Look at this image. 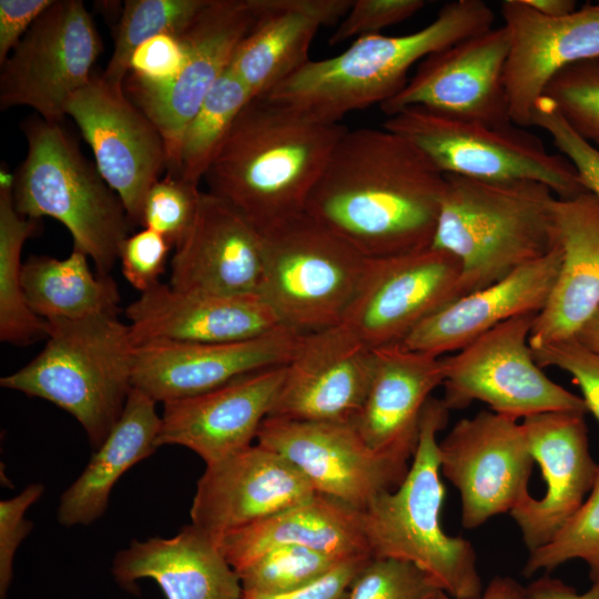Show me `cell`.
<instances>
[{"label":"cell","mask_w":599,"mask_h":599,"mask_svg":"<svg viewBox=\"0 0 599 599\" xmlns=\"http://www.w3.org/2000/svg\"><path fill=\"white\" fill-rule=\"evenodd\" d=\"M445 174L407 139L385 129H347L304 212L366 258L432 244Z\"/></svg>","instance_id":"cell-1"},{"label":"cell","mask_w":599,"mask_h":599,"mask_svg":"<svg viewBox=\"0 0 599 599\" xmlns=\"http://www.w3.org/2000/svg\"><path fill=\"white\" fill-rule=\"evenodd\" d=\"M347 128L264 97L237 115L204 180L260 232L301 214Z\"/></svg>","instance_id":"cell-2"},{"label":"cell","mask_w":599,"mask_h":599,"mask_svg":"<svg viewBox=\"0 0 599 599\" xmlns=\"http://www.w3.org/2000/svg\"><path fill=\"white\" fill-rule=\"evenodd\" d=\"M494 19L485 1L448 2L426 27L404 35L359 37L337 55L309 60L263 97L313 121L339 123L351 112L388 101L417 61L489 30Z\"/></svg>","instance_id":"cell-3"},{"label":"cell","mask_w":599,"mask_h":599,"mask_svg":"<svg viewBox=\"0 0 599 599\" xmlns=\"http://www.w3.org/2000/svg\"><path fill=\"white\" fill-rule=\"evenodd\" d=\"M556 200L536 181L445 174L430 245L459 261L463 295L500 281L558 244Z\"/></svg>","instance_id":"cell-4"},{"label":"cell","mask_w":599,"mask_h":599,"mask_svg":"<svg viewBox=\"0 0 599 599\" xmlns=\"http://www.w3.org/2000/svg\"><path fill=\"white\" fill-rule=\"evenodd\" d=\"M448 416L443 399L427 400L405 478L361 510L362 528L373 558L414 564L450 597L479 599L483 583L471 542L447 535L440 525L445 487L440 480L437 434L446 426Z\"/></svg>","instance_id":"cell-5"},{"label":"cell","mask_w":599,"mask_h":599,"mask_svg":"<svg viewBox=\"0 0 599 599\" xmlns=\"http://www.w3.org/2000/svg\"><path fill=\"white\" fill-rule=\"evenodd\" d=\"M135 346L129 324L118 316L49 322L40 354L0 385L68 412L97 450L133 388Z\"/></svg>","instance_id":"cell-6"},{"label":"cell","mask_w":599,"mask_h":599,"mask_svg":"<svg viewBox=\"0 0 599 599\" xmlns=\"http://www.w3.org/2000/svg\"><path fill=\"white\" fill-rule=\"evenodd\" d=\"M27 155L14 173L13 201L22 216L52 217L70 232L99 275H109L132 224L119 195L57 122L22 125Z\"/></svg>","instance_id":"cell-7"},{"label":"cell","mask_w":599,"mask_h":599,"mask_svg":"<svg viewBox=\"0 0 599 599\" xmlns=\"http://www.w3.org/2000/svg\"><path fill=\"white\" fill-rule=\"evenodd\" d=\"M260 295L282 325L302 334L341 324L368 260L305 212L261 232Z\"/></svg>","instance_id":"cell-8"},{"label":"cell","mask_w":599,"mask_h":599,"mask_svg":"<svg viewBox=\"0 0 599 599\" xmlns=\"http://www.w3.org/2000/svg\"><path fill=\"white\" fill-rule=\"evenodd\" d=\"M383 128L416 145L444 174L536 181L559 199L587 192L564 155L551 154L537 135L514 123L490 125L410 106L388 116Z\"/></svg>","instance_id":"cell-9"},{"label":"cell","mask_w":599,"mask_h":599,"mask_svg":"<svg viewBox=\"0 0 599 599\" xmlns=\"http://www.w3.org/2000/svg\"><path fill=\"white\" fill-rule=\"evenodd\" d=\"M536 315L506 321L441 358V399L449 410L480 400L517 420L554 410L588 413L580 396L551 380L536 363L529 345Z\"/></svg>","instance_id":"cell-10"},{"label":"cell","mask_w":599,"mask_h":599,"mask_svg":"<svg viewBox=\"0 0 599 599\" xmlns=\"http://www.w3.org/2000/svg\"><path fill=\"white\" fill-rule=\"evenodd\" d=\"M102 51L81 0H53L0 64V106L33 109L60 123L69 99L89 83Z\"/></svg>","instance_id":"cell-11"},{"label":"cell","mask_w":599,"mask_h":599,"mask_svg":"<svg viewBox=\"0 0 599 599\" xmlns=\"http://www.w3.org/2000/svg\"><path fill=\"white\" fill-rule=\"evenodd\" d=\"M460 296L459 261L429 245L368 260L341 324L372 349L402 344L426 318Z\"/></svg>","instance_id":"cell-12"},{"label":"cell","mask_w":599,"mask_h":599,"mask_svg":"<svg viewBox=\"0 0 599 599\" xmlns=\"http://www.w3.org/2000/svg\"><path fill=\"white\" fill-rule=\"evenodd\" d=\"M256 443L292 463L316 494L363 510L405 478L408 458L375 451L352 422H308L268 416Z\"/></svg>","instance_id":"cell-13"},{"label":"cell","mask_w":599,"mask_h":599,"mask_svg":"<svg viewBox=\"0 0 599 599\" xmlns=\"http://www.w3.org/2000/svg\"><path fill=\"white\" fill-rule=\"evenodd\" d=\"M440 473L460 495L461 524L476 528L530 495V454L521 423L490 410L459 419L438 441Z\"/></svg>","instance_id":"cell-14"},{"label":"cell","mask_w":599,"mask_h":599,"mask_svg":"<svg viewBox=\"0 0 599 599\" xmlns=\"http://www.w3.org/2000/svg\"><path fill=\"white\" fill-rule=\"evenodd\" d=\"M90 145L95 165L121 199L132 224H140L144 197L166 170L161 133L130 100L124 87L93 74L65 105Z\"/></svg>","instance_id":"cell-15"},{"label":"cell","mask_w":599,"mask_h":599,"mask_svg":"<svg viewBox=\"0 0 599 599\" xmlns=\"http://www.w3.org/2000/svg\"><path fill=\"white\" fill-rule=\"evenodd\" d=\"M509 49L504 24L468 37L427 55L405 87L379 106L387 116L420 106L490 125L511 124L505 87Z\"/></svg>","instance_id":"cell-16"},{"label":"cell","mask_w":599,"mask_h":599,"mask_svg":"<svg viewBox=\"0 0 599 599\" xmlns=\"http://www.w3.org/2000/svg\"><path fill=\"white\" fill-rule=\"evenodd\" d=\"M254 20L250 0H207L180 34L185 61L176 79L155 90L124 88L130 100L161 133L167 156V174H175L186 125L229 69L237 45Z\"/></svg>","instance_id":"cell-17"},{"label":"cell","mask_w":599,"mask_h":599,"mask_svg":"<svg viewBox=\"0 0 599 599\" xmlns=\"http://www.w3.org/2000/svg\"><path fill=\"white\" fill-rule=\"evenodd\" d=\"M304 335L281 327L237 342L140 344L135 346L133 387L162 404L203 394L240 376L287 365Z\"/></svg>","instance_id":"cell-18"},{"label":"cell","mask_w":599,"mask_h":599,"mask_svg":"<svg viewBox=\"0 0 599 599\" xmlns=\"http://www.w3.org/2000/svg\"><path fill=\"white\" fill-rule=\"evenodd\" d=\"M500 11L510 34L505 68L510 118L527 129L536 101L560 71L599 60V2L561 17L544 16L525 0H506Z\"/></svg>","instance_id":"cell-19"},{"label":"cell","mask_w":599,"mask_h":599,"mask_svg":"<svg viewBox=\"0 0 599 599\" xmlns=\"http://www.w3.org/2000/svg\"><path fill=\"white\" fill-rule=\"evenodd\" d=\"M316 491L286 458L257 443L206 465L191 524L215 538L311 499Z\"/></svg>","instance_id":"cell-20"},{"label":"cell","mask_w":599,"mask_h":599,"mask_svg":"<svg viewBox=\"0 0 599 599\" xmlns=\"http://www.w3.org/2000/svg\"><path fill=\"white\" fill-rule=\"evenodd\" d=\"M585 414L554 410L522 419L530 454L547 487L542 498L529 496L509 512L529 552L552 539L595 484L598 464L589 451Z\"/></svg>","instance_id":"cell-21"},{"label":"cell","mask_w":599,"mask_h":599,"mask_svg":"<svg viewBox=\"0 0 599 599\" xmlns=\"http://www.w3.org/2000/svg\"><path fill=\"white\" fill-rule=\"evenodd\" d=\"M285 368L256 370L206 393L163 403L159 447H186L209 465L255 444L280 393Z\"/></svg>","instance_id":"cell-22"},{"label":"cell","mask_w":599,"mask_h":599,"mask_svg":"<svg viewBox=\"0 0 599 599\" xmlns=\"http://www.w3.org/2000/svg\"><path fill=\"white\" fill-rule=\"evenodd\" d=\"M373 349L343 324L305 334L268 416L353 422L369 384ZM267 416V417H268Z\"/></svg>","instance_id":"cell-23"},{"label":"cell","mask_w":599,"mask_h":599,"mask_svg":"<svg viewBox=\"0 0 599 599\" xmlns=\"http://www.w3.org/2000/svg\"><path fill=\"white\" fill-rule=\"evenodd\" d=\"M261 232L223 199L203 192L194 221L174 247L169 285L180 292L260 294Z\"/></svg>","instance_id":"cell-24"},{"label":"cell","mask_w":599,"mask_h":599,"mask_svg":"<svg viewBox=\"0 0 599 599\" xmlns=\"http://www.w3.org/2000/svg\"><path fill=\"white\" fill-rule=\"evenodd\" d=\"M125 315L135 345L237 342L285 327L260 294L187 293L162 283L141 293Z\"/></svg>","instance_id":"cell-25"},{"label":"cell","mask_w":599,"mask_h":599,"mask_svg":"<svg viewBox=\"0 0 599 599\" xmlns=\"http://www.w3.org/2000/svg\"><path fill=\"white\" fill-rule=\"evenodd\" d=\"M560 263L561 250L557 244L500 281L450 302L419 324L402 344L440 357L461 349L506 321L538 314L550 296Z\"/></svg>","instance_id":"cell-26"},{"label":"cell","mask_w":599,"mask_h":599,"mask_svg":"<svg viewBox=\"0 0 599 599\" xmlns=\"http://www.w3.org/2000/svg\"><path fill=\"white\" fill-rule=\"evenodd\" d=\"M443 382L441 357L403 344L374 348L367 393L352 423L375 451L412 459L423 409Z\"/></svg>","instance_id":"cell-27"},{"label":"cell","mask_w":599,"mask_h":599,"mask_svg":"<svg viewBox=\"0 0 599 599\" xmlns=\"http://www.w3.org/2000/svg\"><path fill=\"white\" fill-rule=\"evenodd\" d=\"M254 23L237 45L230 69L252 98L263 97L311 59L322 27L338 24L353 0H250Z\"/></svg>","instance_id":"cell-28"},{"label":"cell","mask_w":599,"mask_h":599,"mask_svg":"<svg viewBox=\"0 0 599 599\" xmlns=\"http://www.w3.org/2000/svg\"><path fill=\"white\" fill-rule=\"evenodd\" d=\"M558 276L529 335L531 348L576 336L599 309V201L589 192L555 203Z\"/></svg>","instance_id":"cell-29"},{"label":"cell","mask_w":599,"mask_h":599,"mask_svg":"<svg viewBox=\"0 0 599 599\" xmlns=\"http://www.w3.org/2000/svg\"><path fill=\"white\" fill-rule=\"evenodd\" d=\"M112 573L126 590L151 578L166 599H243L240 577L217 539L192 524L171 538L131 541L115 555Z\"/></svg>","instance_id":"cell-30"},{"label":"cell","mask_w":599,"mask_h":599,"mask_svg":"<svg viewBox=\"0 0 599 599\" xmlns=\"http://www.w3.org/2000/svg\"><path fill=\"white\" fill-rule=\"evenodd\" d=\"M216 539L235 571L283 546L307 547L339 558L372 557L361 510L321 494Z\"/></svg>","instance_id":"cell-31"},{"label":"cell","mask_w":599,"mask_h":599,"mask_svg":"<svg viewBox=\"0 0 599 599\" xmlns=\"http://www.w3.org/2000/svg\"><path fill=\"white\" fill-rule=\"evenodd\" d=\"M155 405L144 392L131 389L121 417L81 475L62 494L57 511L61 525H90L99 519L120 477L155 451L161 428Z\"/></svg>","instance_id":"cell-32"},{"label":"cell","mask_w":599,"mask_h":599,"mask_svg":"<svg viewBox=\"0 0 599 599\" xmlns=\"http://www.w3.org/2000/svg\"><path fill=\"white\" fill-rule=\"evenodd\" d=\"M88 256L32 255L22 265V287L31 311L45 322L118 316L121 296L110 275L92 273Z\"/></svg>","instance_id":"cell-33"},{"label":"cell","mask_w":599,"mask_h":599,"mask_svg":"<svg viewBox=\"0 0 599 599\" xmlns=\"http://www.w3.org/2000/svg\"><path fill=\"white\" fill-rule=\"evenodd\" d=\"M12 187H0V339L27 345L48 337V323L29 307L22 287L21 253L37 220L18 213Z\"/></svg>","instance_id":"cell-34"},{"label":"cell","mask_w":599,"mask_h":599,"mask_svg":"<svg viewBox=\"0 0 599 599\" xmlns=\"http://www.w3.org/2000/svg\"><path fill=\"white\" fill-rule=\"evenodd\" d=\"M251 99L247 88L229 68L183 132L174 176L197 185L204 180L234 121Z\"/></svg>","instance_id":"cell-35"},{"label":"cell","mask_w":599,"mask_h":599,"mask_svg":"<svg viewBox=\"0 0 599 599\" xmlns=\"http://www.w3.org/2000/svg\"><path fill=\"white\" fill-rule=\"evenodd\" d=\"M206 3L207 0H126L113 52L101 74L103 79L124 87L135 49L158 34H181Z\"/></svg>","instance_id":"cell-36"},{"label":"cell","mask_w":599,"mask_h":599,"mask_svg":"<svg viewBox=\"0 0 599 599\" xmlns=\"http://www.w3.org/2000/svg\"><path fill=\"white\" fill-rule=\"evenodd\" d=\"M346 559L307 547L283 546L262 554L236 573L243 595L277 596L312 585Z\"/></svg>","instance_id":"cell-37"},{"label":"cell","mask_w":599,"mask_h":599,"mask_svg":"<svg viewBox=\"0 0 599 599\" xmlns=\"http://www.w3.org/2000/svg\"><path fill=\"white\" fill-rule=\"evenodd\" d=\"M572 559L588 565L591 581L599 577V464L587 499L549 542L529 552L522 573L526 578L539 570L548 573Z\"/></svg>","instance_id":"cell-38"},{"label":"cell","mask_w":599,"mask_h":599,"mask_svg":"<svg viewBox=\"0 0 599 599\" xmlns=\"http://www.w3.org/2000/svg\"><path fill=\"white\" fill-rule=\"evenodd\" d=\"M542 95L555 104L578 134L599 149V60L564 69Z\"/></svg>","instance_id":"cell-39"},{"label":"cell","mask_w":599,"mask_h":599,"mask_svg":"<svg viewBox=\"0 0 599 599\" xmlns=\"http://www.w3.org/2000/svg\"><path fill=\"white\" fill-rule=\"evenodd\" d=\"M201 193L197 184L166 174L148 191L140 225L158 232L175 247L194 221Z\"/></svg>","instance_id":"cell-40"},{"label":"cell","mask_w":599,"mask_h":599,"mask_svg":"<svg viewBox=\"0 0 599 599\" xmlns=\"http://www.w3.org/2000/svg\"><path fill=\"white\" fill-rule=\"evenodd\" d=\"M441 590L414 564L393 558H370L357 572L348 599H432Z\"/></svg>","instance_id":"cell-41"},{"label":"cell","mask_w":599,"mask_h":599,"mask_svg":"<svg viewBox=\"0 0 599 599\" xmlns=\"http://www.w3.org/2000/svg\"><path fill=\"white\" fill-rule=\"evenodd\" d=\"M530 126L551 136L561 155L573 165L585 190L599 201V149L578 134L546 95L536 101Z\"/></svg>","instance_id":"cell-42"},{"label":"cell","mask_w":599,"mask_h":599,"mask_svg":"<svg viewBox=\"0 0 599 599\" xmlns=\"http://www.w3.org/2000/svg\"><path fill=\"white\" fill-rule=\"evenodd\" d=\"M184 61L185 48L180 34H158L133 52L124 88H164L176 79Z\"/></svg>","instance_id":"cell-43"},{"label":"cell","mask_w":599,"mask_h":599,"mask_svg":"<svg viewBox=\"0 0 599 599\" xmlns=\"http://www.w3.org/2000/svg\"><path fill=\"white\" fill-rule=\"evenodd\" d=\"M541 367H558L569 373L580 387L587 412L599 422V352L582 344L577 336L531 348Z\"/></svg>","instance_id":"cell-44"},{"label":"cell","mask_w":599,"mask_h":599,"mask_svg":"<svg viewBox=\"0 0 599 599\" xmlns=\"http://www.w3.org/2000/svg\"><path fill=\"white\" fill-rule=\"evenodd\" d=\"M425 6L424 0H353L328 42L336 45L351 38L379 33L413 17Z\"/></svg>","instance_id":"cell-45"},{"label":"cell","mask_w":599,"mask_h":599,"mask_svg":"<svg viewBox=\"0 0 599 599\" xmlns=\"http://www.w3.org/2000/svg\"><path fill=\"white\" fill-rule=\"evenodd\" d=\"M171 247L161 234L150 229L129 235L119 253L126 281L141 293L160 284Z\"/></svg>","instance_id":"cell-46"},{"label":"cell","mask_w":599,"mask_h":599,"mask_svg":"<svg viewBox=\"0 0 599 599\" xmlns=\"http://www.w3.org/2000/svg\"><path fill=\"white\" fill-rule=\"evenodd\" d=\"M41 484L27 486L19 495L0 501V596L4 599L13 576V560L19 545L32 529L24 515L43 494Z\"/></svg>","instance_id":"cell-47"},{"label":"cell","mask_w":599,"mask_h":599,"mask_svg":"<svg viewBox=\"0 0 599 599\" xmlns=\"http://www.w3.org/2000/svg\"><path fill=\"white\" fill-rule=\"evenodd\" d=\"M372 557H353L342 561L323 578L302 589L277 596L243 595V599H348L357 572Z\"/></svg>","instance_id":"cell-48"},{"label":"cell","mask_w":599,"mask_h":599,"mask_svg":"<svg viewBox=\"0 0 599 599\" xmlns=\"http://www.w3.org/2000/svg\"><path fill=\"white\" fill-rule=\"evenodd\" d=\"M53 0H0V64Z\"/></svg>","instance_id":"cell-49"},{"label":"cell","mask_w":599,"mask_h":599,"mask_svg":"<svg viewBox=\"0 0 599 599\" xmlns=\"http://www.w3.org/2000/svg\"><path fill=\"white\" fill-rule=\"evenodd\" d=\"M527 589L528 599H599V577L592 580V585L583 593L548 573L532 581Z\"/></svg>","instance_id":"cell-50"},{"label":"cell","mask_w":599,"mask_h":599,"mask_svg":"<svg viewBox=\"0 0 599 599\" xmlns=\"http://www.w3.org/2000/svg\"><path fill=\"white\" fill-rule=\"evenodd\" d=\"M479 599H528L527 589L507 576L494 577Z\"/></svg>","instance_id":"cell-51"},{"label":"cell","mask_w":599,"mask_h":599,"mask_svg":"<svg viewBox=\"0 0 599 599\" xmlns=\"http://www.w3.org/2000/svg\"><path fill=\"white\" fill-rule=\"evenodd\" d=\"M537 12L547 17H561L577 10L573 0H525Z\"/></svg>","instance_id":"cell-52"},{"label":"cell","mask_w":599,"mask_h":599,"mask_svg":"<svg viewBox=\"0 0 599 599\" xmlns=\"http://www.w3.org/2000/svg\"><path fill=\"white\" fill-rule=\"evenodd\" d=\"M589 348L599 352V309L576 335Z\"/></svg>","instance_id":"cell-53"},{"label":"cell","mask_w":599,"mask_h":599,"mask_svg":"<svg viewBox=\"0 0 599 599\" xmlns=\"http://www.w3.org/2000/svg\"><path fill=\"white\" fill-rule=\"evenodd\" d=\"M432 599H451V597L443 590H438Z\"/></svg>","instance_id":"cell-54"}]
</instances>
